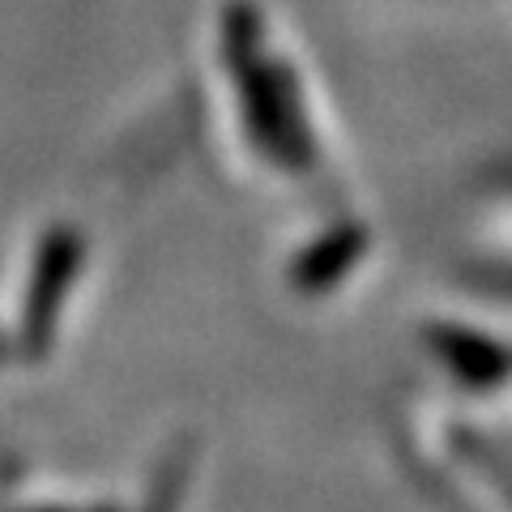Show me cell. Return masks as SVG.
Masks as SVG:
<instances>
[{
    "label": "cell",
    "mask_w": 512,
    "mask_h": 512,
    "mask_svg": "<svg viewBox=\"0 0 512 512\" xmlns=\"http://www.w3.org/2000/svg\"><path fill=\"white\" fill-rule=\"evenodd\" d=\"M5 355H9V342H5V338H0V359H5Z\"/></svg>",
    "instance_id": "obj_6"
},
{
    "label": "cell",
    "mask_w": 512,
    "mask_h": 512,
    "mask_svg": "<svg viewBox=\"0 0 512 512\" xmlns=\"http://www.w3.org/2000/svg\"><path fill=\"white\" fill-rule=\"evenodd\" d=\"M39 512H120V508H39Z\"/></svg>",
    "instance_id": "obj_5"
},
{
    "label": "cell",
    "mask_w": 512,
    "mask_h": 512,
    "mask_svg": "<svg viewBox=\"0 0 512 512\" xmlns=\"http://www.w3.org/2000/svg\"><path fill=\"white\" fill-rule=\"evenodd\" d=\"M363 252H367V231L359 222H338L291 261V286L303 295H325L363 261Z\"/></svg>",
    "instance_id": "obj_3"
},
{
    "label": "cell",
    "mask_w": 512,
    "mask_h": 512,
    "mask_svg": "<svg viewBox=\"0 0 512 512\" xmlns=\"http://www.w3.org/2000/svg\"><path fill=\"white\" fill-rule=\"evenodd\" d=\"M188 470H192V444L180 440L163 457V466H158L154 483H150V495H146V508L141 512H180V500L188 491Z\"/></svg>",
    "instance_id": "obj_4"
},
{
    "label": "cell",
    "mask_w": 512,
    "mask_h": 512,
    "mask_svg": "<svg viewBox=\"0 0 512 512\" xmlns=\"http://www.w3.org/2000/svg\"><path fill=\"white\" fill-rule=\"evenodd\" d=\"M82 261H86V239L69 222H60V227H52L39 239V252L30 261V282L22 295V312H18V350L26 359H43L52 350L60 308L77 286Z\"/></svg>",
    "instance_id": "obj_2"
},
{
    "label": "cell",
    "mask_w": 512,
    "mask_h": 512,
    "mask_svg": "<svg viewBox=\"0 0 512 512\" xmlns=\"http://www.w3.org/2000/svg\"><path fill=\"white\" fill-rule=\"evenodd\" d=\"M222 52H227V69L239 90L252 146L286 171L308 175L316 167L312 124L303 116L299 90L286 64L261 52V26H256V13L248 5H231L222 18Z\"/></svg>",
    "instance_id": "obj_1"
}]
</instances>
